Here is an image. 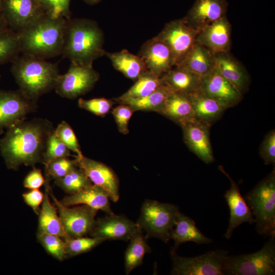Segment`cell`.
Wrapping results in <instances>:
<instances>
[{"label": "cell", "instance_id": "obj_1", "mask_svg": "<svg viewBox=\"0 0 275 275\" xmlns=\"http://www.w3.org/2000/svg\"><path fill=\"white\" fill-rule=\"evenodd\" d=\"M54 130L46 119H25L6 129L0 139V152L7 167L17 170L21 165L42 163L47 138Z\"/></svg>", "mask_w": 275, "mask_h": 275}, {"label": "cell", "instance_id": "obj_2", "mask_svg": "<svg viewBox=\"0 0 275 275\" xmlns=\"http://www.w3.org/2000/svg\"><path fill=\"white\" fill-rule=\"evenodd\" d=\"M104 35L97 23L87 18L67 19L62 55L71 62L92 66L105 55Z\"/></svg>", "mask_w": 275, "mask_h": 275}, {"label": "cell", "instance_id": "obj_3", "mask_svg": "<svg viewBox=\"0 0 275 275\" xmlns=\"http://www.w3.org/2000/svg\"><path fill=\"white\" fill-rule=\"evenodd\" d=\"M67 19L46 14L17 32L20 52L46 59L61 55Z\"/></svg>", "mask_w": 275, "mask_h": 275}, {"label": "cell", "instance_id": "obj_4", "mask_svg": "<svg viewBox=\"0 0 275 275\" xmlns=\"http://www.w3.org/2000/svg\"><path fill=\"white\" fill-rule=\"evenodd\" d=\"M12 62L11 72L19 90L30 99L37 101L42 95L54 89L60 74L57 64L24 54Z\"/></svg>", "mask_w": 275, "mask_h": 275}, {"label": "cell", "instance_id": "obj_5", "mask_svg": "<svg viewBox=\"0 0 275 275\" xmlns=\"http://www.w3.org/2000/svg\"><path fill=\"white\" fill-rule=\"evenodd\" d=\"M254 218L257 232L275 238V170L245 196Z\"/></svg>", "mask_w": 275, "mask_h": 275}, {"label": "cell", "instance_id": "obj_6", "mask_svg": "<svg viewBox=\"0 0 275 275\" xmlns=\"http://www.w3.org/2000/svg\"><path fill=\"white\" fill-rule=\"evenodd\" d=\"M179 209L176 205L155 200H145L136 222L148 238H156L167 243L170 232L175 226Z\"/></svg>", "mask_w": 275, "mask_h": 275}, {"label": "cell", "instance_id": "obj_7", "mask_svg": "<svg viewBox=\"0 0 275 275\" xmlns=\"http://www.w3.org/2000/svg\"><path fill=\"white\" fill-rule=\"evenodd\" d=\"M227 275H273L275 274V240H269L257 252L236 256L228 255L223 267Z\"/></svg>", "mask_w": 275, "mask_h": 275}, {"label": "cell", "instance_id": "obj_8", "mask_svg": "<svg viewBox=\"0 0 275 275\" xmlns=\"http://www.w3.org/2000/svg\"><path fill=\"white\" fill-rule=\"evenodd\" d=\"M170 255L172 275H224L223 267L228 252L217 250L188 258L178 255L171 249Z\"/></svg>", "mask_w": 275, "mask_h": 275}, {"label": "cell", "instance_id": "obj_9", "mask_svg": "<svg viewBox=\"0 0 275 275\" xmlns=\"http://www.w3.org/2000/svg\"><path fill=\"white\" fill-rule=\"evenodd\" d=\"M44 185L57 207L68 239L90 234L96 221L97 211L85 205L73 207L66 206L53 195L49 182L45 181Z\"/></svg>", "mask_w": 275, "mask_h": 275}, {"label": "cell", "instance_id": "obj_10", "mask_svg": "<svg viewBox=\"0 0 275 275\" xmlns=\"http://www.w3.org/2000/svg\"><path fill=\"white\" fill-rule=\"evenodd\" d=\"M99 78V74L93 65L71 62L67 71L59 75L54 89L61 97L74 99L90 91Z\"/></svg>", "mask_w": 275, "mask_h": 275}, {"label": "cell", "instance_id": "obj_11", "mask_svg": "<svg viewBox=\"0 0 275 275\" xmlns=\"http://www.w3.org/2000/svg\"><path fill=\"white\" fill-rule=\"evenodd\" d=\"M198 33L182 18L166 23L156 37L168 45L173 55L175 65H178L195 44Z\"/></svg>", "mask_w": 275, "mask_h": 275}, {"label": "cell", "instance_id": "obj_12", "mask_svg": "<svg viewBox=\"0 0 275 275\" xmlns=\"http://www.w3.org/2000/svg\"><path fill=\"white\" fill-rule=\"evenodd\" d=\"M37 101L24 95L19 90H0V135L5 130L25 119L37 108Z\"/></svg>", "mask_w": 275, "mask_h": 275}, {"label": "cell", "instance_id": "obj_13", "mask_svg": "<svg viewBox=\"0 0 275 275\" xmlns=\"http://www.w3.org/2000/svg\"><path fill=\"white\" fill-rule=\"evenodd\" d=\"M1 12L9 28L17 33L45 14L37 0H2Z\"/></svg>", "mask_w": 275, "mask_h": 275}, {"label": "cell", "instance_id": "obj_14", "mask_svg": "<svg viewBox=\"0 0 275 275\" xmlns=\"http://www.w3.org/2000/svg\"><path fill=\"white\" fill-rule=\"evenodd\" d=\"M139 228L136 223L125 215L113 213L96 219L89 235L104 241L119 240L127 241Z\"/></svg>", "mask_w": 275, "mask_h": 275}, {"label": "cell", "instance_id": "obj_15", "mask_svg": "<svg viewBox=\"0 0 275 275\" xmlns=\"http://www.w3.org/2000/svg\"><path fill=\"white\" fill-rule=\"evenodd\" d=\"M202 89L225 109L237 105L243 95L215 68L202 78Z\"/></svg>", "mask_w": 275, "mask_h": 275}, {"label": "cell", "instance_id": "obj_16", "mask_svg": "<svg viewBox=\"0 0 275 275\" xmlns=\"http://www.w3.org/2000/svg\"><path fill=\"white\" fill-rule=\"evenodd\" d=\"M138 55L143 59L148 70L159 77L175 66L169 47L156 36L143 44Z\"/></svg>", "mask_w": 275, "mask_h": 275}, {"label": "cell", "instance_id": "obj_17", "mask_svg": "<svg viewBox=\"0 0 275 275\" xmlns=\"http://www.w3.org/2000/svg\"><path fill=\"white\" fill-rule=\"evenodd\" d=\"M78 166L93 184L98 186L108 194L110 200L114 202L119 199V181L114 172L105 164L85 157H75Z\"/></svg>", "mask_w": 275, "mask_h": 275}, {"label": "cell", "instance_id": "obj_18", "mask_svg": "<svg viewBox=\"0 0 275 275\" xmlns=\"http://www.w3.org/2000/svg\"><path fill=\"white\" fill-rule=\"evenodd\" d=\"M211 126L196 118L181 126L183 140L187 147L207 164L214 160L209 138Z\"/></svg>", "mask_w": 275, "mask_h": 275}, {"label": "cell", "instance_id": "obj_19", "mask_svg": "<svg viewBox=\"0 0 275 275\" xmlns=\"http://www.w3.org/2000/svg\"><path fill=\"white\" fill-rule=\"evenodd\" d=\"M228 6L226 0H196L182 18L189 27L199 32L226 16Z\"/></svg>", "mask_w": 275, "mask_h": 275}, {"label": "cell", "instance_id": "obj_20", "mask_svg": "<svg viewBox=\"0 0 275 275\" xmlns=\"http://www.w3.org/2000/svg\"><path fill=\"white\" fill-rule=\"evenodd\" d=\"M218 168L231 182L230 189L224 195L230 214L229 226L224 235V237L228 239L231 237L234 230L238 226L245 222L253 224L254 223V218L249 206L241 195L238 184L222 166H219Z\"/></svg>", "mask_w": 275, "mask_h": 275}, {"label": "cell", "instance_id": "obj_21", "mask_svg": "<svg viewBox=\"0 0 275 275\" xmlns=\"http://www.w3.org/2000/svg\"><path fill=\"white\" fill-rule=\"evenodd\" d=\"M231 25L225 16L199 31L196 41L214 54L227 52L231 48Z\"/></svg>", "mask_w": 275, "mask_h": 275}, {"label": "cell", "instance_id": "obj_22", "mask_svg": "<svg viewBox=\"0 0 275 275\" xmlns=\"http://www.w3.org/2000/svg\"><path fill=\"white\" fill-rule=\"evenodd\" d=\"M107 193L101 187L92 184L79 191L66 196L61 201L66 206L85 205L94 210H101L106 214L113 213Z\"/></svg>", "mask_w": 275, "mask_h": 275}, {"label": "cell", "instance_id": "obj_23", "mask_svg": "<svg viewBox=\"0 0 275 275\" xmlns=\"http://www.w3.org/2000/svg\"><path fill=\"white\" fill-rule=\"evenodd\" d=\"M215 64L221 74L243 95L249 88V75L241 64L230 52L214 54Z\"/></svg>", "mask_w": 275, "mask_h": 275}, {"label": "cell", "instance_id": "obj_24", "mask_svg": "<svg viewBox=\"0 0 275 275\" xmlns=\"http://www.w3.org/2000/svg\"><path fill=\"white\" fill-rule=\"evenodd\" d=\"M159 114L180 126L195 118L189 95L178 92L169 95Z\"/></svg>", "mask_w": 275, "mask_h": 275}, {"label": "cell", "instance_id": "obj_25", "mask_svg": "<svg viewBox=\"0 0 275 275\" xmlns=\"http://www.w3.org/2000/svg\"><path fill=\"white\" fill-rule=\"evenodd\" d=\"M161 78L172 92L189 95L202 88V79L180 65L174 66Z\"/></svg>", "mask_w": 275, "mask_h": 275}, {"label": "cell", "instance_id": "obj_26", "mask_svg": "<svg viewBox=\"0 0 275 275\" xmlns=\"http://www.w3.org/2000/svg\"><path fill=\"white\" fill-rule=\"evenodd\" d=\"M170 238L174 241L172 249L175 251L182 243L186 242H194L198 244L212 242V239L202 234L192 218L181 212L178 215L175 226L170 232Z\"/></svg>", "mask_w": 275, "mask_h": 275}, {"label": "cell", "instance_id": "obj_27", "mask_svg": "<svg viewBox=\"0 0 275 275\" xmlns=\"http://www.w3.org/2000/svg\"><path fill=\"white\" fill-rule=\"evenodd\" d=\"M178 65L188 69L202 79L215 68L214 54L196 41L184 59Z\"/></svg>", "mask_w": 275, "mask_h": 275}, {"label": "cell", "instance_id": "obj_28", "mask_svg": "<svg viewBox=\"0 0 275 275\" xmlns=\"http://www.w3.org/2000/svg\"><path fill=\"white\" fill-rule=\"evenodd\" d=\"M105 55L117 70L134 81L148 71L143 59L127 49L115 52L105 51Z\"/></svg>", "mask_w": 275, "mask_h": 275}, {"label": "cell", "instance_id": "obj_29", "mask_svg": "<svg viewBox=\"0 0 275 275\" xmlns=\"http://www.w3.org/2000/svg\"><path fill=\"white\" fill-rule=\"evenodd\" d=\"M44 199L38 213V228L37 234L48 233L58 235L64 240L68 239L65 231L58 210L49 200V194L45 187Z\"/></svg>", "mask_w": 275, "mask_h": 275}, {"label": "cell", "instance_id": "obj_30", "mask_svg": "<svg viewBox=\"0 0 275 275\" xmlns=\"http://www.w3.org/2000/svg\"><path fill=\"white\" fill-rule=\"evenodd\" d=\"M189 96L195 118L210 125L220 118L225 109L215 100L208 96L202 88L189 94Z\"/></svg>", "mask_w": 275, "mask_h": 275}, {"label": "cell", "instance_id": "obj_31", "mask_svg": "<svg viewBox=\"0 0 275 275\" xmlns=\"http://www.w3.org/2000/svg\"><path fill=\"white\" fill-rule=\"evenodd\" d=\"M143 232L139 228L129 240L124 255L126 274H129L132 270L141 265L145 255L152 251L147 242L148 238Z\"/></svg>", "mask_w": 275, "mask_h": 275}, {"label": "cell", "instance_id": "obj_32", "mask_svg": "<svg viewBox=\"0 0 275 275\" xmlns=\"http://www.w3.org/2000/svg\"><path fill=\"white\" fill-rule=\"evenodd\" d=\"M162 85L161 77L147 71L137 79L126 92L114 100L119 103L128 99L144 97L154 92Z\"/></svg>", "mask_w": 275, "mask_h": 275}, {"label": "cell", "instance_id": "obj_33", "mask_svg": "<svg viewBox=\"0 0 275 275\" xmlns=\"http://www.w3.org/2000/svg\"><path fill=\"white\" fill-rule=\"evenodd\" d=\"M172 92L163 83L154 92L144 97L128 99L119 103L130 106L135 111H153L158 113L162 108L166 99Z\"/></svg>", "mask_w": 275, "mask_h": 275}, {"label": "cell", "instance_id": "obj_34", "mask_svg": "<svg viewBox=\"0 0 275 275\" xmlns=\"http://www.w3.org/2000/svg\"><path fill=\"white\" fill-rule=\"evenodd\" d=\"M54 183L70 195L92 184L90 180L78 167L63 177L54 180Z\"/></svg>", "mask_w": 275, "mask_h": 275}, {"label": "cell", "instance_id": "obj_35", "mask_svg": "<svg viewBox=\"0 0 275 275\" xmlns=\"http://www.w3.org/2000/svg\"><path fill=\"white\" fill-rule=\"evenodd\" d=\"M20 52L18 33L10 29L0 32V64L12 62Z\"/></svg>", "mask_w": 275, "mask_h": 275}, {"label": "cell", "instance_id": "obj_36", "mask_svg": "<svg viewBox=\"0 0 275 275\" xmlns=\"http://www.w3.org/2000/svg\"><path fill=\"white\" fill-rule=\"evenodd\" d=\"M45 166V180L58 179L63 177L78 167L77 159H70L68 157L56 158Z\"/></svg>", "mask_w": 275, "mask_h": 275}, {"label": "cell", "instance_id": "obj_37", "mask_svg": "<svg viewBox=\"0 0 275 275\" xmlns=\"http://www.w3.org/2000/svg\"><path fill=\"white\" fill-rule=\"evenodd\" d=\"M104 241V240L85 236L70 238L65 241L66 258L87 253Z\"/></svg>", "mask_w": 275, "mask_h": 275}, {"label": "cell", "instance_id": "obj_38", "mask_svg": "<svg viewBox=\"0 0 275 275\" xmlns=\"http://www.w3.org/2000/svg\"><path fill=\"white\" fill-rule=\"evenodd\" d=\"M38 242L46 252L62 261L66 258L65 240L61 237L48 233L37 234Z\"/></svg>", "mask_w": 275, "mask_h": 275}, {"label": "cell", "instance_id": "obj_39", "mask_svg": "<svg viewBox=\"0 0 275 275\" xmlns=\"http://www.w3.org/2000/svg\"><path fill=\"white\" fill-rule=\"evenodd\" d=\"M71 155L70 150L57 136L54 130L51 132L46 141L42 163L45 165L56 158Z\"/></svg>", "mask_w": 275, "mask_h": 275}, {"label": "cell", "instance_id": "obj_40", "mask_svg": "<svg viewBox=\"0 0 275 275\" xmlns=\"http://www.w3.org/2000/svg\"><path fill=\"white\" fill-rule=\"evenodd\" d=\"M44 13L54 18H71V0H37Z\"/></svg>", "mask_w": 275, "mask_h": 275}, {"label": "cell", "instance_id": "obj_41", "mask_svg": "<svg viewBox=\"0 0 275 275\" xmlns=\"http://www.w3.org/2000/svg\"><path fill=\"white\" fill-rule=\"evenodd\" d=\"M54 132L66 146L76 154L75 157L83 155L75 134L68 123L62 121L54 129Z\"/></svg>", "mask_w": 275, "mask_h": 275}, {"label": "cell", "instance_id": "obj_42", "mask_svg": "<svg viewBox=\"0 0 275 275\" xmlns=\"http://www.w3.org/2000/svg\"><path fill=\"white\" fill-rule=\"evenodd\" d=\"M77 103L80 108L89 111L96 116L103 117L109 112L114 102L104 98L91 99L80 98Z\"/></svg>", "mask_w": 275, "mask_h": 275}, {"label": "cell", "instance_id": "obj_43", "mask_svg": "<svg viewBox=\"0 0 275 275\" xmlns=\"http://www.w3.org/2000/svg\"><path fill=\"white\" fill-rule=\"evenodd\" d=\"M134 112L130 106L123 103H120L112 109V114L121 133L123 134L128 133L129 121Z\"/></svg>", "mask_w": 275, "mask_h": 275}, {"label": "cell", "instance_id": "obj_44", "mask_svg": "<svg viewBox=\"0 0 275 275\" xmlns=\"http://www.w3.org/2000/svg\"><path fill=\"white\" fill-rule=\"evenodd\" d=\"M260 155L266 164L275 163V131L268 132L263 141L260 148Z\"/></svg>", "mask_w": 275, "mask_h": 275}, {"label": "cell", "instance_id": "obj_45", "mask_svg": "<svg viewBox=\"0 0 275 275\" xmlns=\"http://www.w3.org/2000/svg\"><path fill=\"white\" fill-rule=\"evenodd\" d=\"M44 196V194L39 189H35L23 194L22 197L25 203L32 208L36 214L38 215Z\"/></svg>", "mask_w": 275, "mask_h": 275}, {"label": "cell", "instance_id": "obj_46", "mask_svg": "<svg viewBox=\"0 0 275 275\" xmlns=\"http://www.w3.org/2000/svg\"><path fill=\"white\" fill-rule=\"evenodd\" d=\"M45 179L43 177L41 171L34 167L33 169L25 177L23 184L30 189H39L44 184Z\"/></svg>", "mask_w": 275, "mask_h": 275}, {"label": "cell", "instance_id": "obj_47", "mask_svg": "<svg viewBox=\"0 0 275 275\" xmlns=\"http://www.w3.org/2000/svg\"><path fill=\"white\" fill-rule=\"evenodd\" d=\"M9 28L3 16L1 11H0V32L8 30Z\"/></svg>", "mask_w": 275, "mask_h": 275}, {"label": "cell", "instance_id": "obj_48", "mask_svg": "<svg viewBox=\"0 0 275 275\" xmlns=\"http://www.w3.org/2000/svg\"><path fill=\"white\" fill-rule=\"evenodd\" d=\"M87 4L91 6L96 5L100 2L101 0H83Z\"/></svg>", "mask_w": 275, "mask_h": 275}, {"label": "cell", "instance_id": "obj_49", "mask_svg": "<svg viewBox=\"0 0 275 275\" xmlns=\"http://www.w3.org/2000/svg\"><path fill=\"white\" fill-rule=\"evenodd\" d=\"M2 1V0H0V11H1Z\"/></svg>", "mask_w": 275, "mask_h": 275}, {"label": "cell", "instance_id": "obj_50", "mask_svg": "<svg viewBox=\"0 0 275 275\" xmlns=\"http://www.w3.org/2000/svg\"><path fill=\"white\" fill-rule=\"evenodd\" d=\"M0 81H1V76H0Z\"/></svg>", "mask_w": 275, "mask_h": 275}]
</instances>
